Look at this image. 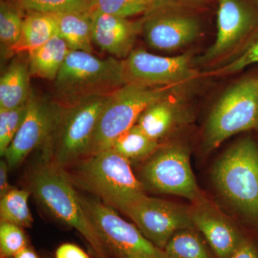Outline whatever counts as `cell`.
<instances>
[{"mask_svg":"<svg viewBox=\"0 0 258 258\" xmlns=\"http://www.w3.org/2000/svg\"><path fill=\"white\" fill-rule=\"evenodd\" d=\"M69 168L71 173L66 171L74 184L123 213L146 195L131 163L112 149L88 156Z\"/></svg>","mask_w":258,"mask_h":258,"instance_id":"obj_3","label":"cell"},{"mask_svg":"<svg viewBox=\"0 0 258 258\" xmlns=\"http://www.w3.org/2000/svg\"><path fill=\"white\" fill-rule=\"evenodd\" d=\"M217 35L202 62L218 60L232 52L258 29V15L245 0H218Z\"/></svg>","mask_w":258,"mask_h":258,"instance_id":"obj_14","label":"cell"},{"mask_svg":"<svg viewBox=\"0 0 258 258\" xmlns=\"http://www.w3.org/2000/svg\"><path fill=\"white\" fill-rule=\"evenodd\" d=\"M212 181L220 198L248 225L258 228V144L244 137L217 159Z\"/></svg>","mask_w":258,"mask_h":258,"instance_id":"obj_1","label":"cell"},{"mask_svg":"<svg viewBox=\"0 0 258 258\" xmlns=\"http://www.w3.org/2000/svg\"><path fill=\"white\" fill-rule=\"evenodd\" d=\"M208 244L195 227H190L176 232L164 250L170 258H215Z\"/></svg>","mask_w":258,"mask_h":258,"instance_id":"obj_23","label":"cell"},{"mask_svg":"<svg viewBox=\"0 0 258 258\" xmlns=\"http://www.w3.org/2000/svg\"><path fill=\"white\" fill-rule=\"evenodd\" d=\"M23 20L18 9L9 3L1 1L0 41L2 51L7 55L20 40Z\"/></svg>","mask_w":258,"mask_h":258,"instance_id":"obj_25","label":"cell"},{"mask_svg":"<svg viewBox=\"0 0 258 258\" xmlns=\"http://www.w3.org/2000/svg\"><path fill=\"white\" fill-rule=\"evenodd\" d=\"M90 0H21V6L30 12L64 13L89 8Z\"/></svg>","mask_w":258,"mask_h":258,"instance_id":"obj_30","label":"cell"},{"mask_svg":"<svg viewBox=\"0 0 258 258\" xmlns=\"http://www.w3.org/2000/svg\"><path fill=\"white\" fill-rule=\"evenodd\" d=\"M159 146V142L150 138L135 124L115 139L111 149L132 163L147 160Z\"/></svg>","mask_w":258,"mask_h":258,"instance_id":"obj_22","label":"cell"},{"mask_svg":"<svg viewBox=\"0 0 258 258\" xmlns=\"http://www.w3.org/2000/svg\"><path fill=\"white\" fill-rule=\"evenodd\" d=\"M229 258H258V247L247 237Z\"/></svg>","mask_w":258,"mask_h":258,"instance_id":"obj_32","label":"cell"},{"mask_svg":"<svg viewBox=\"0 0 258 258\" xmlns=\"http://www.w3.org/2000/svg\"><path fill=\"white\" fill-rule=\"evenodd\" d=\"M257 121L258 77L246 78L227 88L212 106L204 126V154L232 136L255 128Z\"/></svg>","mask_w":258,"mask_h":258,"instance_id":"obj_7","label":"cell"},{"mask_svg":"<svg viewBox=\"0 0 258 258\" xmlns=\"http://www.w3.org/2000/svg\"><path fill=\"white\" fill-rule=\"evenodd\" d=\"M174 0H157L144 14L142 32L149 46L173 52L192 43L200 35L198 18Z\"/></svg>","mask_w":258,"mask_h":258,"instance_id":"obj_10","label":"cell"},{"mask_svg":"<svg viewBox=\"0 0 258 258\" xmlns=\"http://www.w3.org/2000/svg\"><path fill=\"white\" fill-rule=\"evenodd\" d=\"M79 198L108 252L118 258H170L164 250L147 240L137 226L120 217L114 208L80 193Z\"/></svg>","mask_w":258,"mask_h":258,"instance_id":"obj_9","label":"cell"},{"mask_svg":"<svg viewBox=\"0 0 258 258\" xmlns=\"http://www.w3.org/2000/svg\"><path fill=\"white\" fill-rule=\"evenodd\" d=\"M189 208L194 226L215 257H230L245 239L237 225L206 195L191 203Z\"/></svg>","mask_w":258,"mask_h":258,"instance_id":"obj_15","label":"cell"},{"mask_svg":"<svg viewBox=\"0 0 258 258\" xmlns=\"http://www.w3.org/2000/svg\"><path fill=\"white\" fill-rule=\"evenodd\" d=\"M124 258H140V257H124Z\"/></svg>","mask_w":258,"mask_h":258,"instance_id":"obj_37","label":"cell"},{"mask_svg":"<svg viewBox=\"0 0 258 258\" xmlns=\"http://www.w3.org/2000/svg\"><path fill=\"white\" fill-rule=\"evenodd\" d=\"M29 189L13 188L0 200L1 220L23 227H31L33 218L29 208Z\"/></svg>","mask_w":258,"mask_h":258,"instance_id":"obj_24","label":"cell"},{"mask_svg":"<svg viewBox=\"0 0 258 258\" xmlns=\"http://www.w3.org/2000/svg\"><path fill=\"white\" fill-rule=\"evenodd\" d=\"M52 14L57 22L58 35L71 50L93 53V16L89 8Z\"/></svg>","mask_w":258,"mask_h":258,"instance_id":"obj_19","label":"cell"},{"mask_svg":"<svg viewBox=\"0 0 258 258\" xmlns=\"http://www.w3.org/2000/svg\"><path fill=\"white\" fill-rule=\"evenodd\" d=\"M28 110V101L25 104L0 111V155L4 157L7 149L14 140L23 124Z\"/></svg>","mask_w":258,"mask_h":258,"instance_id":"obj_27","label":"cell"},{"mask_svg":"<svg viewBox=\"0 0 258 258\" xmlns=\"http://www.w3.org/2000/svg\"><path fill=\"white\" fill-rule=\"evenodd\" d=\"M144 237L159 249L176 232L195 227L189 206L144 195L125 212Z\"/></svg>","mask_w":258,"mask_h":258,"instance_id":"obj_12","label":"cell"},{"mask_svg":"<svg viewBox=\"0 0 258 258\" xmlns=\"http://www.w3.org/2000/svg\"><path fill=\"white\" fill-rule=\"evenodd\" d=\"M60 111V106L55 102L32 93L26 117L3 157L10 169L18 167L30 153L45 145L55 128Z\"/></svg>","mask_w":258,"mask_h":258,"instance_id":"obj_13","label":"cell"},{"mask_svg":"<svg viewBox=\"0 0 258 258\" xmlns=\"http://www.w3.org/2000/svg\"><path fill=\"white\" fill-rule=\"evenodd\" d=\"M93 42L117 59H125L134 50L142 23L117 15L91 12Z\"/></svg>","mask_w":258,"mask_h":258,"instance_id":"obj_17","label":"cell"},{"mask_svg":"<svg viewBox=\"0 0 258 258\" xmlns=\"http://www.w3.org/2000/svg\"><path fill=\"white\" fill-rule=\"evenodd\" d=\"M174 1L177 2V3H181V4L187 5H193V4H199V3H203L205 0H174Z\"/></svg>","mask_w":258,"mask_h":258,"instance_id":"obj_35","label":"cell"},{"mask_svg":"<svg viewBox=\"0 0 258 258\" xmlns=\"http://www.w3.org/2000/svg\"><path fill=\"white\" fill-rule=\"evenodd\" d=\"M29 60L18 57L12 61L0 79V111L25 104L32 95Z\"/></svg>","mask_w":258,"mask_h":258,"instance_id":"obj_18","label":"cell"},{"mask_svg":"<svg viewBox=\"0 0 258 258\" xmlns=\"http://www.w3.org/2000/svg\"><path fill=\"white\" fill-rule=\"evenodd\" d=\"M10 166L5 159L0 161V198L5 196L13 189L9 183Z\"/></svg>","mask_w":258,"mask_h":258,"instance_id":"obj_33","label":"cell"},{"mask_svg":"<svg viewBox=\"0 0 258 258\" xmlns=\"http://www.w3.org/2000/svg\"><path fill=\"white\" fill-rule=\"evenodd\" d=\"M255 63H258V29L249 37V41L235 58L216 71H212L211 75L216 76H229Z\"/></svg>","mask_w":258,"mask_h":258,"instance_id":"obj_29","label":"cell"},{"mask_svg":"<svg viewBox=\"0 0 258 258\" xmlns=\"http://www.w3.org/2000/svg\"><path fill=\"white\" fill-rule=\"evenodd\" d=\"M55 258H91L76 244L64 243L55 251Z\"/></svg>","mask_w":258,"mask_h":258,"instance_id":"obj_31","label":"cell"},{"mask_svg":"<svg viewBox=\"0 0 258 258\" xmlns=\"http://www.w3.org/2000/svg\"><path fill=\"white\" fill-rule=\"evenodd\" d=\"M71 50L66 40L57 34L42 46L29 52L32 76L55 81Z\"/></svg>","mask_w":258,"mask_h":258,"instance_id":"obj_20","label":"cell"},{"mask_svg":"<svg viewBox=\"0 0 258 258\" xmlns=\"http://www.w3.org/2000/svg\"><path fill=\"white\" fill-rule=\"evenodd\" d=\"M123 63L127 83L152 87H186L200 76L187 54L163 57L143 48L134 49Z\"/></svg>","mask_w":258,"mask_h":258,"instance_id":"obj_11","label":"cell"},{"mask_svg":"<svg viewBox=\"0 0 258 258\" xmlns=\"http://www.w3.org/2000/svg\"><path fill=\"white\" fill-rule=\"evenodd\" d=\"M58 34L57 22L52 13L31 12L24 19L21 36L8 55L28 53Z\"/></svg>","mask_w":258,"mask_h":258,"instance_id":"obj_21","label":"cell"},{"mask_svg":"<svg viewBox=\"0 0 258 258\" xmlns=\"http://www.w3.org/2000/svg\"><path fill=\"white\" fill-rule=\"evenodd\" d=\"M13 258H40L38 255L30 247H26L19 252Z\"/></svg>","mask_w":258,"mask_h":258,"instance_id":"obj_34","label":"cell"},{"mask_svg":"<svg viewBox=\"0 0 258 258\" xmlns=\"http://www.w3.org/2000/svg\"><path fill=\"white\" fill-rule=\"evenodd\" d=\"M157 0H90L89 10L128 18L146 13Z\"/></svg>","mask_w":258,"mask_h":258,"instance_id":"obj_26","label":"cell"},{"mask_svg":"<svg viewBox=\"0 0 258 258\" xmlns=\"http://www.w3.org/2000/svg\"><path fill=\"white\" fill-rule=\"evenodd\" d=\"M28 182L38 203L57 220L79 231L97 258L109 257L66 169L43 161L29 173Z\"/></svg>","mask_w":258,"mask_h":258,"instance_id":"obj_2","label":"cell"},{"mask_svg":"<svg viewBox=\"0 0 258 258\" xmlns=\"http://www.w3.org/2000/svg\"><path fill=\"white\" fill-rule=\"evenodd\" d=\"M181 95L167 97L148 106L137 123L150 138L160 142L193 120V112Z\"/></svg>","mask_w":258,"mask_h":258,"instance_id":"obj_16","label":"cell"},{"mask_svg":"<svg viewBox=\"0 0 258 258\" xmlns=\"http://www.w3.org/2000/svg\"><path fill=\"white\" fill-rule=\"evenodd\" d=\"M254 130L257 131V133H258V121H257V125H256L255 128H254Z\"/></svg>","mask_w":258,"mask_h":258,"instance_id":"obj_36","label":"cell"},{"mask_svg":"<svg viewBox=\"0 0 258 258\" xmlns=\"http://www.w3.org/2000/svg\"><path fill=\"white\" fill-rule=\"evenodd\" d=\"M190 154L189 144L184 141L160 144L139 172L146 191L181 197L191 203L202 198L205 194L194 174Z\"/></svg>","mask_w":258,"mask_h":258,"instance_id":"obj_8","label":"cell"},{"mask_svg":"<svg viewBox=\"0 0 258 258\" xmlns=\"http://www.w3.org/2000/svg\"><path fill=\"white\" fill-rule=\"evenodd\" d=\"M109 96L94 97L71 106H60L55 128L43 147L44 161H51L66 169L88 157L100 115Z\"/></svg>","mask_w":258,"mask_h":258,"instance_id":"obj_5","label":"cell"},{"mask_svg":"<svg viewBox=\"0 0 258 258\" xmlns=\"http://www.w3.org/2000/svg\"><path fill=\"white\" fill-rule=\"evenodd\" d=\"M184 88L126 83L115 91L102 110L88 156L111 149L115 139L137 123L148 106L163 98L182 95Z\"/></svg>","mask_w":258,"mask_h":258,"instance_id":"obj_6","label":"cell"},{"mask_svg":"<svg viewBox=\"0 0 258 258\" xmlns=\"http://www.w3.org/2000/svg\"><path fill=\"white\" fill-rule=\"evenodd\" d=\"M254 1H255V3H257V4L258 5V0H254Z\"/></svg>","mask_w":258,"mask_h":258,"instance_id":"obj_38","label":"cell"},{"mask_svg":"<svg viewBox=\"0 0 258 258\" xmlns=\"http://www.w3.org/2000/svg\"><path fill=\"white\" fill-rule=\"evenodd\" d=\"M54 81L52 101L61 106L109 96L127 83L123 60L80 50L70 51Z\"/></svg>","mask_w":258,"mask_h":258,"instance_id":"obj_4","label":"cell"},{"mask_svg":"<svg viewBox=\"0 0 258 258\" xmlns=\"http://www.w3.org/2000/svg\"><path fill=\"white\" fill-rule=\"evenodd\" d=\"M26 247H28V240L23 227L1 220L0 252L2 257L13 258Z\"/></svg>","mask_w":258,"mask_h":258,"instance_id":"obj_28","label":"cell"}]
</instances>
